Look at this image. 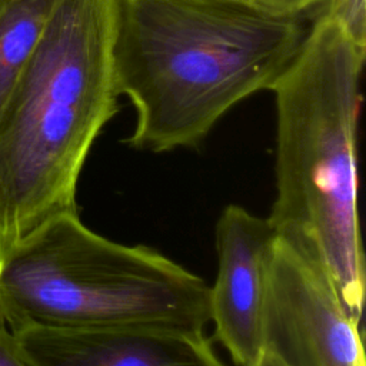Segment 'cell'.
I'll use <instances>...</instances> for the list:
<instances>
[{"label":"cell","mask_w":366,"mask_h":366,"mask_svg":"<svg viewBox=\"0 0 366 366\" xmlns=\"http://www.w3.org/2000/svg\"><path fill=\"white\" fill-rule=\"evenodd\" d=\"M307 27L244 0H116L114 74L134 110L126 143L196 147L237 103L273 86Z\"/></svg>","instance_id":"1"},{"label":"cell","mask_w":366,"mask_h":366,"mask_svg":"<svg viewBox=\"0 0 366 366\" xmlns=\"http://www.w3.org/2000/svg\"><path fill=\"white\" fill-rule=\"evenodd\" d=\"M366 49L319 13L274 96L277 236L310 252L362 322L366 273L359 219V117Z\"/></svg>","instance_id":"2"},{"label":"cell","mask_w":366,"mask_h":366,"mask_svg":"<svg viewBox=\"0 0 366 366\" xmlns=\"http://www.w3.org/2000/svg\"><path fill=\"white\" fill-rule=\"evenodd\" d=\"M116 0H59L0 110V260L29 232L76 213L86 159L119 110Z\"/></svg>","instance_id":"3"},{"label":"cell","mask_w":366,"mask_h":366,"mask_svg":"<svg viewBox=\"0 0 366 366\" xmlns=\"http://www.w3.org/2000/svg\"><path fill=\"white\" fill-rule=\"evenodd\" d=\"M203 277L143 244L113 242L76 213L53 216L0 260V323L99 329L157 325L203 330Z\"/></svg>","instance_id":"4"},{"label":"cell","mask_w":366,"mask_h":366,"mask_svg":"<svg viewBox=\"0 0 366 366\" xmlns=\"http://www.w3.org/2000/svg\"><path fill=\"white\" fill-rule=\"evenodd\" d=\"M262 349L282 366H366L360 322L315 256L282 236L267 263Z\"/></svg>","instance_id":"5"},{"label":"cell","mask_w":366,"mask_h":366,"mask_svg":"<svg viewBox=\"0 0 366 366\" xmlns=\"http://www.w3.org/2000/svg\"><path fill=\"white\" fill-rule=\"evenodd\" d=\"M277 237L267 217L227 204L214 227L217 272L209 285V323L236 366L262 352L267 263Z\"/></svg>","instance_id":"6"},{"label":"cell","mask_w":366,"mask_h":366,"mask_svg":"<svg viewBox=\"0 0 366 366\" xmlns=\"http://www.w3.org/2000/svg\"><path fill=\"white\" fill-rule=\"evenodd\" d=\"M13 335L29 366H226L196 329L23 327Z\"/></svg>","instance_id":"7"},{"label":"cell","mask_w":366,"mask_h":366,"mask_svg":"<svg viewBox=\"0 0 366 366\" xmlns=\"http://www.w3.org/2000/svg\"><path fill=\"white\" fill-rule=\"evenodd\" d=\"M59 0H0V110L31 59Z\"/></svg>","instance_id":"8"},{"label":"cell","mask_w":366,"mask_h":366,"mask_svg":"<svg viewBox=\"0 0 366 366\" xmlns=\"http://www.w3.org/2000/svg\"><path fill=\"white\" fill-rule=\"evenodd\" d=\"M320 13L335 20L356 44L366 49V0H326Z\"/></svg>","instance_id":"9"},{"label":"cell","mask_w":366,"mask_h":366,"mask_svg":"<svg viewBox=\"0 0 366 366\" xmlns=\"http://www.w3.org/2000/svg\"><path fill=\"white\" fill-rule=\"evenodd\" d=\"M250 4L263 9L266 11L282 14V16H295L303 17L307 11L322 9L326 0H246Z\"/></svg>","instance_id":"10"},{"label":"cell","mask_w":366,"mask_h":366,"mask_svg":"<svg viewBox=\"0 0 366 366\" xmlns=\"http://www.w3.org/2000/svg\"><path fill=\"white\" fill-rule=\"evenodd\" d=\"M0 366H29L21 356L13 332L0 323Z\"/></svg>","instance_id":"11"},{"label":"cell","mask_w":366,"mask_h":366,"mask_svg":"<svg viewBox=\"0 0 366 366\" xmlns=\"http://www.w3.org/2000/svg\"><path fill=\"white\" fill-rule=\"evenodd\" d=\"M249 366H282V365L276 360L274 356H272L269 352L262 349L259 356Z\"/></svg>","instance_id":"12"},{"label":"cell","mask_w":366,"mask_h":366,"mask_svg":"<svg viewBox=\"0 0 366 366\" xmlns=\"http://www.w3.org/2000/svg\"><path fill=\"white\" fill-rule=\"evenodd\" d=\"M244 1H246V0H244Z\"/></svg>","instance_id":"13"}]
</instances>
